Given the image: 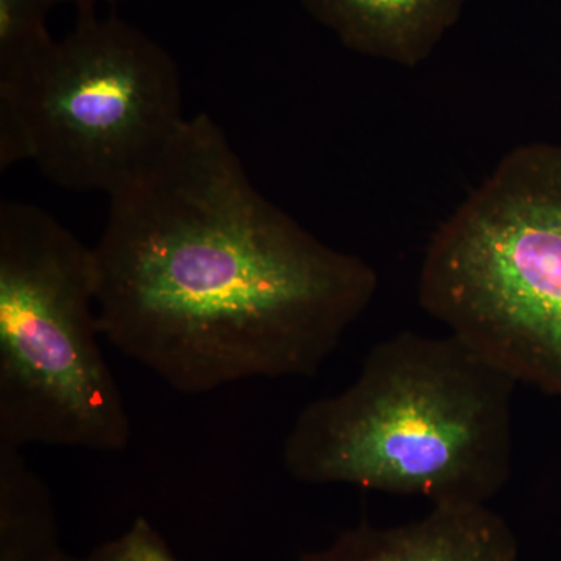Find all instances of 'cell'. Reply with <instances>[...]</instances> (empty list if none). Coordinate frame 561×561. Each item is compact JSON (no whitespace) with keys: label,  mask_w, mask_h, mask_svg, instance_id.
Here are the masks:
<instances>
[{"label":"cell","mask_w":561,"mask_h":561,"mask_svg":"<svg viewBox=\"0 0 561 561\" xmlns=\"http://www.w3.org/2000/svg\"><path fill=\"white\" fill-rule=\"evenodd\" d=\"M419 300L513 381L561 398V142L505 154L443 221Z\"/></svg>","instance_id":"cell-3"},{"label":"cell","mask_w":561,"mask_h":561,"mask_svg":"<svg viewBox=\"0 0 561 561\" xmlns=\"http://www.w3.org/2000/svg\"><path fill=\"white\" fill-rule=\"evenodd\" d=\"M50 0H0V88L18 83L54 46Z\"/></svg>","instance_id":"cell-9"},{"label":"cell","mask_w":561,"mask_h":561,"mask_svg":"<svg viewBox=\"0 0 561 561\" xmlns=\"http://www.w3.org/2000/svg\"><path fill=\"white\" fill-rule=\"evenodd\" d=\"M175 61L147 33L81 11L18 83L0 88V171L32 161L57 186L111 195L183 127Z\"/></svg>","instance_id":"cell-5"},{"label":"cell","mask_w":561,"mask_h":561,"mask_svg":"<svg viewBox=\"0 0 561 561\" xmlns=\"http://www.w3.org/2000/svg\"><path fill=\"white\" fill-rule=\"evenodd\" d=\"M51 3H73L79 7L80 11H90L98 5L99 2H111V0H50Z\"/></svg>","instance_id":"cell-11"},{"label":"cell","mask_w":561,"mask_h":561,"mask_svg":"<svg viewBox=\"0 0 561 561\" xmlns=\"http://www.w3.org/2000/svg\"><path fill=\"white\" fill-rule=\"evenodd\" d=\"M0 561H79L62 546L50 490L9 445H0Z\"/></svg>","instance_id":"cell-8"},{"label":"cell","mask_w":561,"mask_h":561,"mask_svg":"<svg viewBox=\"0 0 561 561\" xmlns=\"http://www.w3.org/2000/svg\"><path fill=\"white\" fill-rule=\"evenodd\" d=\"M298 561H519V546L489 505L442 504L400 526L351 527Z\"/></svg>","instance_id":"cell-6"},{"label":"cell","mask_w":561,"mask_h":561,"mask_svg":"<svg viewBox=\"0 0 561 561\" xmlns=\"http://www.w3.org/2000/svg\"><path fill=\"white\" fill-rule=\"evenodd\" d=\"M507 373L453 334L373 346L346 389L309 402L283 443L294 481L486 504L511 481Z\"/></svg>","instance_id":"cell-2"},{"label":"cell","mask_w":561,"mask_h":561,"mask_svg":"<svg viewBox=\"0 0 561 561\" xmlns=\"http://www.w3.org/2000/svg\"><path fill=\"white\" fill-rule=\"evenodd\" d=\"M92 249L103 337L183 394L316 375L378 290L254 187L208 114L111 195Z\"/></svg>","instance_id":"cell-1"},{"label":"cell","mask_w":561,"mask_h":561,"mask_svg":"<svg viewBox=\"0 0 561 561\" xmlns=\"http://www.w3.org/2000/svg\"><path fill=\"white\" fill-rule=\"evenodd\" d=\"M94 249L39 206L0 202V445L121 453L124 394L101 346Z\"/></svg>","instance_id":"cell-4"},{"label":"cell","mask_w":561,"mask_h":561,"mask_svg":"<svg viewBox=\"0 0 561 561\" xmlns=\"http://www.w3.org/2000/svg\"><path fill=\"white\" fill-rule=\"evenodd\" d=\"M346 46L404 66L423 61L463 0H302Z\"/></svg>","instance_id":"cell-7"},{"label":"cell","mask_w":561,"mask_h":561,"mask_svg":"<svg viewBox=\"0 0 561 561\" xmlns=\"http://www.w3.org/2000/svg\"><path fill=\"white\" fill-rule=\"evenodd\" d=\"M79 561H179L160 531L139 516L119 537L101 546Z\"/></svg>","instance_id":"cell-10"}]
</instances>
